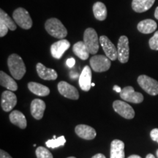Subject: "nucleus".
Instances as JSON below:
<instances>
[{
    "label": "nucleus",
    "mask_w": 158,
    "mask_h": 158,
    "mask_svg": "<svg viewBox=\"0 0 158 158\" xmlns=\"http://www.w3.org/2000/svg\"><path fill=\"white\" fill-rule=\"evenodd\" d=\"M7 64L12 76L16 80H21L27 71L22 58L18 54H11L7 59Z\"/></svg>",
    "instance_id": "1"
},
{
    "label": "nucleus",
    "mask_w": 158,
    "mask_h": 158,
    "mask_svg": "<svg viewBox=\"0 0 158 158\" xmlns=\"http://www.w3.org/2000/svg\"><path fill=\"white\" fill-rule=\"evenodd\" d=\"M45 28L51 36L62 40L68 35V30L63 23L56 18H51L47 20L45 23Z\"/></svg>",
    "instance_id": "2"
},
{
    "label": "nucleus",
    "mask_w": 158,
    "mask_h": 158,
    "mask_svg": "<svg viewBox=\"0 0 158 158\" xmlns=\"http://www.w3.org/2000/svg\"><path fill=\"white\" fill-rule=\"evenodd\" d=\"M84 42L89 51L91 54H97L99 50V42L98 34L93 28H88L84 31Z\"/></svg>",
    "instance_id": "3"
},
{
    "label": "nucleus",
    "mask_w": 158,
    "mask_h": 158,
    "mask_svg": "<svg viewBox=\"0 0 158 158\" xmlns=\"http://www.w3.org/2000/svg\"><path fill=\"white\" fill-rule=\"evenodd\" d=\"M13 17L15 22L23 29H29L32 27V20L30 15L29 12L24 8H17L13 12Z\"/></svg>",
    "instance_id": "4"
},
{
    "label": "nucleus",
    "mask_w": 158,
    "mask_h": 158,
    "mask_svg": "<svg viewBox=\"0 0 158 158\" xmlns=\"http://www.w3.org/2000/svg\"><path fill=\"white\" fill-rule=\"evenodd\" d=\"M139 86L150 95L158 94V81L146 75H141L138 78Z\"/></svg>",
    "instance_id": "5"
},
{
    "label": "nucleus",
    "mask_w": 158,
    "mask_h": 158,
    "mask_svg": "<svg viewBox=\"0 0 158 158\" xmlns=\"http://www.w3.org/2000/svg\"><path fill=\"white\" fill-rule=\"evenodd\" d=\"M110 59L103 55H95L90 59L91 68L95 72H106L110 68Z\"/></svg>",
    "instance_id": "6"
},
{
    "label": "nucleus",
    "mask_w": 158,
    "mask_h": 158,
    "mask_svg": "<svg viewBox=\"0 0 158 158\" xmlns=\"http://www.w3.org/2000/svg\"><path fill=\"white\" fill-rule=\"evenodd\" d=\"M118 59L122 64L127 62L129 60L130 47L128 37L122 35L118 39L117 45Z\"/></svg>",
    "instance_id": "7"
},
{
    "label": "nucleus",
    "mask_w": 158,
    "mask_h": 158,
    "mask_svg": "<svg viewBox=\"0 0 158 158\" xmlns=\"http://www.w3.org/2000/svg\"><path fill=\"white\" fill-rule=\"evenodd\" d=\"M113 108L120 116L127 119H131L135 116V111L131 106L122 100H116L113 103Z\"/></svg>",
    "instance_id": "8"
},
{
    "label": "nucleus",
    "mask_w": 158,
    "mask_h": 158,
    "mask_svg": "<svg viewBox=\"0 0 158 158\" xmlns=\"http://www.w3.org/2000/svg\"><path fill=\"white\" fill-rule=\"evenodd\" d=\"M120 97L124 101L133 102V103H141L143 100V94L140 92H136L133 86H125L120 92Z\"/></svg>",
    "instance_id": "9"
},
{
    "label": "nucleus",
    "mask_w": 158,
    "mask_h": 158,
    "mask_svg": "<svg viewBox=\"0 0 158 158\" xmlns=\"http://www.w3.org/2000/svg\"><path fill=\"white\" fill-rule=\"evenodd\" d=\"M100 43L103 49L105 54L108 59L111 61H115L118 59L117 48L114 45V43L108 39V37L102 35L100 37Z\"/></svg>",
    "instance_id": "10"
},
{
    "label": "nucleus",
    "mask_w": 158,
    "mask_h": 158,
    "mask_svg": "<svg viewBox=\"0 0 158 158\" xmlns=\"http://www.w3.org/2000/svg\"><path fill=\"white\" fill-rule=\"evenodd\" d=\"M17 104V97L12 91L7 90L2 94L1 106L6 112L10 111Z\"/></svg>",
    "instance_id": "11"
},
{
    "label": "nucleus",
    "mask_w": 158,
    "mask_h": 158,
    "mask_svg": "<svg viewBox=\"0 0 158 158\" xmlns=\"http://www.w3.org/2000/svg\"><path fill=\"white\" fill-rule=\"evenodd\" d=\"M59 93L65 98L71 100H78L79 93L76 87L66 81H60L57 85Z\"/></svg>",
    "instance_id": "12"
},
{
    "label": "nucleus",
    "mask_w": 158,
    "mask_h": 158,
    "mask_svg": "<svg viewBox=\"0 0 158 158\" xmlns=\"http://www.w3.org/2000/svg\"><path fill=\"white\" fill-rule=\"evenodd\" d=\"M70 47V43L68 40L62 39L61 40L53 43L51 46V53L55 59L62 58L63 54Z\"/></svg>",
    "instance_id": "13"
},
{
    "label": "nucleus",
    "mask_w": 158,
    "mask_h": 158,
    "mask_svg": "<svg viewBox=\"0 0 158 158\" xmlns=\"http://www.w3.org/2000/svg\"><path fill=\"white\" fill-rule=\"evenodd\" d=\"M78 84L81 89L85 92L89 91L92 86V71L89 66H85L79 77Z\"/></svg>",
    "instance_id": "14"
},
{
    "label": "nucleus",
    "mask_w": 158,
    "mask_h": 158,
    "mask_svg": "<svg viewBox=\"0 0 158 158\" xmlns=\"http://www.w3.org/2000/svg\"><path fill=\"white\" fill-rule=\"evenodd\" d=\"M37 74L40 78L46 81L56 80L58 77L56 70L51 68H47L42 63H37L36 65Z\"/></svg>",
    "instance_id": "15"
},
{
    "label": "nucleus",
    "mask_w": 158,
    "mask_h": 158,
    "mask_svg": "<svg viewBox=\"0 0 158 158\" xmlns=\"http://www.w3.org/2000/svg\"><path fill=\"white\" fill-rule=\"evenodd\" d=\"M75 132L79 137L85 140H92L96 136L95 130L86 124L77 125L75 128Z\"/></svg>",
    "instance_id": "16"
},
{
    "label": "nucleus",
    "mask_w": 158,
    "mask_h": 158,
    "mask_svg": "<svg viewBox=\"0 0 158 158\" xmlns=\"http://www.w3.org/2000/svg\"><path fill=\"white\" fill-rule=\"evenodd\" d=\"M45 110V103L40 99H35L31 103V114L35 119L40 120L43 118Z\"/></svg>",
    "instance_id": "17"
},
{
    "label": "nucleus",
    "mask_w": 158,
    "mask_h": 158,
    "mask_svg": "<svg viewBox=\"0 0 158 158\" xmlns=\"http://www.w3.org/2000/svg\"><path fill=\"white\" fill-rule=\"evenodd\" d=\"M110 158H124V143L120 140H114L110 143Z\"/></svg>",
    "instance_id": "18"
},
{
    "label": "nucleus",
    "mask_w": 158,
    "mask_h": 158,
    "mask_svg": "<svg viewBox=\"0 0 158 158\" xmlns=\"http://www.w3.org/2000/svg\"><path fill=\"white\" fill-rule=\"evenodd\" d=\"M155 0H133L132 8L136 13H143L151 8Z\"/></svg>",
    "instance_id": "19"
},
{
    "label": "nucleus",
    "mask_w": 158,
    "mask_h": 158,
    "mask_svg": "<svg viewBox=\"0 0 158 158\" xmlns=\"http://www.w3.org/2000/svg\"><path fill=\"white\" fill-rule=\"evenodd\" d=\"M157 25L154 20L146 19L140 21L137 26L138 30L143 34H150L156 30Z\"/></svg>",
    "instance_id": "20"
},
{
    "label": "nucleus",
    "mask_w": 158,
    "mask_h": 158,
    "mask_svg": "<svg viewBox=\"0 0 158 158\" xmlns=\"http://www.w3.org/2000/svg\"><path fill=\"white\" fill-rule=\"evenodd\" d=\"M9 117L11 123L18 126L21 129H25L27 127V122L25 116L19 110H15L12 111Z\"/></svg>",
    "instance_id": "21"
},
{
    "label": "nucleus",
    "mask_w": 158,
    "mask_h": 158,
    "mask_svg": "<svg viewBox=\"0 0 158 158\" xmlns=\"http://www.w3.org/2000/svg\"><path fill=\"white\" fill-rule=\"evenodd\" d=\"M73 51L78 58L82 60H86L89 56V51L86 46L84 41H79L73 45Z\"/></svg>",
    "instance_id": "22"
},
{
    "label": "nucleus",
    "mask_w": 158,
    "mask_h": 158,
    "mask_svg": "<svg viewBox=\"0 0 158 158\" xmlns=\"http://www.w3.org/2000/svg\"><path fill=\"white\" fill-rule=\"evenodd\" d=\"M28 88L31 92L36 95L45 97L50 94V89L46 86L39 84L36 82H29L28 84Z\"/></svg>",
    "instance_id": "23"
},
{
    "label": "nucleus",
    "mask_w": 158,
    "mask_h": 158,
    "mask_svg": "<svg viewBox=\"0 0 158 158\" xmlns=\"http://www.w3.org/2000/svg\"><path fill=\"white\" fill-rule=\"evenodd\" d=\"M0 84L10 91H16L18 89V85L14 79L3 71L0 72Z\"/></svg>",
    "instance_id": "24"
},
{
    "label": "nucleus",
    "mask_w": 158,
    "mask_h": 158,
    "mask_svg": "<svg viewBox=\"0 0 158 158\" xmlns=\"http://www.w3.org/2000/svg\"><path fill=\"white\" fill-rule=\"evenodd\" d=\"M92 10L94 17L98 21H104L107 17V9L105 4L101 2L94 3Z\"/></svg>",
    "instance_id": "25"
},
{
    "label": "nucleus",
    "mask_w": 158,
    "mask_h": 158,
    "mask_svg": "<svg viewBox=\"0 0 158 158\" xmlns=\"http://www.w3.org/2000/svg\"><path fill=\"white\" fill-rule=\"evenodd\" d=\"M0 23L5 24L11 31H15L17 29L16 25L13 19L2 9L0 10Z\"/></svg>",
    "instance_id": "26"
},
{
    "label": "nucleus",
    "mask_w": 158,
    "mask_h": 158,
    "mask_svg": "<svg viewBox=\"0 0 158 158\" xmlns=\"http://www.w3.org/2000/svg\"><path fill=\"white\" fill-rule=\"evenodd\" d=\"M65 142H66V140H65L64 136L62 135L57 138H56V136H54V139L48 140V141H46L45 144H46V146L48 147L54 149V148L64 146L65 144Z\"/></svg>",
    "instance_id": "27"
},
{
    "label": "nucleus",
    "mask_w": 158,
    "mask_h": 158,
    "mask_svg": "<svg viewBox=\"0 0 158 158\" xmlns=\"http://www.w3.org/2000/svg\"><path fill=\"white\" fill-rule=\"evenodd\" d=\"M36 155L37 158H54L52 154L43 147H39L36 149Z\"/></svg>",
    "instance_id": "28"
},
{
    "label": "nucleus",
    "mask_w": 158,
    "mask_h": 158,
    "mask_svg": "<svg viewBox=\"0 0 158 158\" xmlns=\"http://www.w3.org/2000/svg\"><path fill=\"white\" fill-rule=\"evenodd\" d=\"M149 47L152 50L158 51V31H156L149 40Z\"/></svg>",
    "instance_id": "29"
},
{
    "label": "nucleus",
    "mask_w": 158,
    "mask_h": 158,
    "mask_svg": "<svg viewBox=\"0 0 158 158\" xmlns=\"http://www.w3.org/2000/svg\"><path fill=\"white\" fill-rule=\"evenodd\" d=\"M150 137L154 141H156L158 143V128L153 129L150 133Z\"/></svg>",
    "instance_id": "30"
},
{
    "label": "nucleus",
    "mask_w": 158,
    "mask_h": 158,
    "mask_svg": "<svg viewBox=\"0 0 158 158\" xmlns=\"http://www.w3.org/2000/svg\"><path fill=\"white\" fill-rule=\"evenodd\" d=\"M75 64H76V60L73 58H70L67 60V65L70 68H73Z\"/></svg>",
    "instance_id": "31"
},
{
    "label": "nucleus",
    "mask_w": 158,
    "mask_h": 158,
    "mask_svg": "<svg viewBox=\"0 0 158 158\" xmlns=\"http://www.w3.org/2000/svg\"><path fill=\"white\" fill-rule=\"evenodd\" d=\"M0 158H12V157L9 154H7L6 152L3 151L2 149L0 151Z\"/></svg>",
    "instance_id": "32"
},
{
    "label": "nucleus",
    "mask_w": 158,
    "mask_h": 158,
    "mask_svg": "<svg viewBox=\"0 0 158 158\" xmlns=\"http://www.w3.org/2000/svg\"><path fill=\"white\" fill-rule=\"evenodd\" d=\"M113 89L114 90V91H116V92H118V93H120V92H122V89L119 87V86H117V85H115V86H114V88H113Z\"/></svg>",
    "instance_id": "33"
},
{
    "label": "nucleus",
    "mask_w": 158,
    "mask_h": 158,
    "mask_svg": "<svg viewBox=\"0 0 158 158\" xmlns=\"http://www.w3.org/2000/svg\"><path fill=\"white\" fill-rule=\"evenodd\" d=\"M92 158H106V157H105V155H102V154L99 153V154H97L95 155H94Z\"/></svg>",
    "instance_id": "34"
},
{
    "label": "nucleus",
    "mask_w": 158,
    "mask_h": 158,
    "mask_svg": "<svg viewBox=\"0 0 158 158\" xmlns=\"http://www.w3.org/2000/svg\"><path fill=\"white\" fill-rule=\"evenodd\" d=\"M78 76V74L76 73H73V72L70 73V77L72 78H76Z\"/></svg>",
    "instance_id": "35"
},
{
    "label": "nucleus",
    "mask_w": 158,
    "mask_h": 158,
    "mask_svg": "<svg viewBox=\"0 0 158 158\" xmlns=\"http://www.w3.org/2000/svg\"><path fill=\"white\" fill-rule=\"evenodd\" d=\"M155 17L156 19L158 20V7L156 8L155 11Z\"/></svg>",
    "instance_id": "36"
},
{
    "label": "nucleus",
    "mask_w": 158,
    "mask_h": 158,
    "mask_svg": "<svg viewBox=\"0 0 158 158\" xmlns=\"http://www.w3.org/2000/svg\"><path fill=\"white\" fill-rule=\"evenodd\" d=\"M146 158H155V157L152 155V154H149V155H147Z\"/></svg>",
    "instance_id": "37"
},
{
    "label": "nucleus",
    "mask_w": 158,
    "mask_h": 158,
    "mask_svg": "<svg viewBox=\"0 0 158 158\" xmlns=\"http://www.w3.org/2000/svg\"><path fill=\"white\" fill-rule=\"evenodd\" d=\"M128 158H141V157H140V156H138V155H131V156H130V157H128Z\"/></svg>",
    "instance_id": "38"
},
{
    "label": "nucleus",
    "mask_w": 158,
    "mask_h": 158,
    "mask_svg": "<svg viewBox=\"0 0 158 158\" xmlns=\"http://www.w3.org/2000/svg\"><path fill=\"white\" fill-rule=\"evenodd\" d=\"M95 86V84L94 83H92V86Z\"/></svg>",
    "instance_id": "39"
},
{
    "label": "nucleus",
    "mask_w": 158,
    "mask_h": 158,
    "mask_svg": "<svg viewBox=\"0 0 158 158\" xmlns=\"http://www.w3.org/2000/svg\"><path fill=\"white\" fill-rule=\"evenodd\" d=\"M156 155H157V157H158V149L157 150V152H156Z\"/></svg>",
    "instance_id": "40"
},
{
    "label": "nucleus",
    "mask_w": 158,
    "mask_h": 158,
    "mask_svg": "<svg viewBox=\"0 0 158 158\" xmlns=\"http://www.w3.org/2000/svg\"><path fill=\"white\" fill-rule=\"evenodd\" d=\"M68 158H76V157H69Z\"/></svg>",
    "instance_id": "41"
}]
</instances>
